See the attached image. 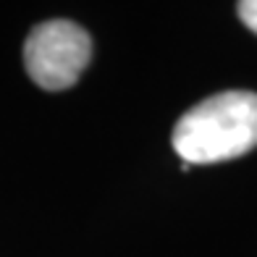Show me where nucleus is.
<instances>
[{"instance_id": "f257e3e1", "label": "nucleus", "mask_w": 257, "mask_h": 257, "mask_svg": "<svg viewBox=\"0 0 257 257\" xmlns=\"http://www.w3.org/2000/svg\"><path fill=\"white\" fill-rule=\"evenodd\" d=\"M171 142L189 166L241 158L257 147V95L231 89L202 100L179 118Z\"/></svg>"}, {"instance_id": "f03ea898", "label": "nucleus", "mask_w": 257, "mask_h": 257, "mask_svg": "<svg viewBox=\"0 0 257 257\" xmlns=\"http://www.w3.org/2000/svg\"><path fill=\"white\" fill-rule=\"evenodd\" d=\"M92 58L89 34L74 21L55 19L34 27L24 42V66L34 84L61 92L76 84Z\"/></svg>"}, {"instance_id": "7ed1b4c3", "label": "nucleus", "mask_w": 257, "mask_h": 257, "mask_svg": "<svg viewBox=\"0 0 257 257\" xmlns=\"http://www.w3.org/2000/svg\"><path fill=\"white\" fill-rule=\"evenodd\" d=\"M236 11H239V19L257 34V0H244V3H239Z\"/></svg>"}]
</instances>
